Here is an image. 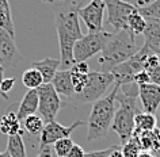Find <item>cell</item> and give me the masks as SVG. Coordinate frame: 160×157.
<instances>
[{
	"instance_id": "1",
	"label": "cell",
	"mask_w": 160,
	"mask_h": 157,
	"mask_svg": "<svg viewBox=\"0 0 160 157\" xmlns=\"http://www.w3.org/2000/svg\"><path fill=\"white\" fill-rule=\"evenodd\" d=\"M79 2L68 0V3L56 12L54 25L57 30L60 54H61V66L62 69H71L75 65L73 61V46L83 37L82 29L79 23Z\"/></svg>"
},
{
	"instance_id": "2",
	"label": "cell",
	"mask_w": 160,
	"mask_h": 157,
	"mask_svg": "<svg viewBox=\"0 0 160 157\" xmlns=\"http://www.w3.org/2000/svg\"><path fill=\"white\" fill-rule=\"evenodd\" d=\"M138 52L136 45V37L128 30H117L111 33L109 41L106 42L99 64L102 65L103 72H111L114 66L128 61L130 57Z\"/></svg>"
},
{
	"instance_id": "3",
	"label": "cell",
	"mask_w": 160,
	"mask_h": 157,
	"mask_svg": "<svg viewBox=\"0 0 160 157\" xmlns=\"http://www.w3.org/2000/svg\"><path fill=\"white\" fill-rule=\"evenodd\" d=\"M119 84L115 83V88L110 95L92 103L88 122H87V142L101 140L107 135L115 114V95Z\"/></svg>"
},
{
	"instance_id": "4",
	"label": "cell",
	"mask_w": 160,
	"mask_h": 157,
	"mask_svg": "<svg viewBox=\"0 0 160 157\" xmlns=\"http://www.w3.org/2000/svg\"><path fill=\"white\" fill-rule=\"evenodd\" d=\"M115 100L119 102V107L118 110H115L111 129L119 137L121 145H123L134 134V116L137 114V98L123 95L118 87Z\"/></svg>"
},
{
	"instance_id": "5",
	"label": "cell",
	"mask_w": 160,
	"mask_h": 157,
	"mask_svg": "<svg viewBox=\"0 0 160 157\" xmlns=\"http://www.w3.org/2000/svg\"><path fill=\"white\" fill-rule=\"evenodd\" d=\"M111 33L101 30L98 33H88L83 35L73 46V61L86 62L88 58L94 57L95 54L101 53L105 47L106 42L109 41Z\"/></svg>"
},
{
	"instance_id": "6",
	"label": "cell",
	"mask_w": 160,
	"mask_h": 157,
	"mask_svg": "<svg viewBox=\"0 0 160 157\" xmlns=\"http://www.w3.org/2000/svg\"><path fill=\"white\" fill-rule=\"evenodd\" d=\"M114 83V76L110 72L103 71H94L90 72L88 81L80 94H78V99L83 103H94L102 99L110 84Z\"/></svg>"
},
{
	"instance_id": "7",
	"label": "cell",
	"mask_w": 160,
	"mask_h": 157,
	"mask_svg": "<svg viewBox=\"0 0 160 157\" xmlns=\"http://www.w3.org/2000/svg\"><path fill=\"white\" fill-rule=\"evenodd\" d=\"M37 92L39 116L43 119L45 123L50 122V120H56V116L62 107L60 95L56 92L50 83L42 84L39 88H37Z\"/></svg>"
},
{
	"instance_id": "8",
	"label": "cell",
	"mask_w": 160,
	"mask_h": 157,
	"mask_svg": "<svg viewBox=\"0 0 160 157\" xmlns=\"http://www.w3.org/2000/svg\"><path fill=\"white\" fill-rule=\"evenodd\" d=\"M107 8V23L114 27V30H128V19L137 6L130 4L125 0H103ZM129 31V30H128Z\"/></svg>"
},
{
	"instance_id": "9",
	"label": "cell",
	"mask_w": 160,
	"mask_h": 157,
	"mask_svg": "<svg viewBox=\"0 0 160 157\" xmlns=\"http://www.w3.org/2000/svg\"><path fill=\"white\" fill-rule=\"evenodd\" d=\"M22 61L23 56L15 43V38L6 30L0 29V65L4 69H12Z\"/></svg>"
},
{
	"instance_id": "10",
	"label": "cell",
	"mask_w": 160,
	"mask_h": 157,
	"mask_svg": "<svg viewBox=\"0 0 160 157\" xmlns=\"http://www.w3.org/2000/svg\"><path fill=\"white\" fill-rule=\"evenodd\" d=\"M105 7L103 0H90L87 6L79 7V19L84 22L88 33H98L102 30Z\"/></svg>"
},
{
	"instance_id": "11",
	"label": "cell",
	"mask_w": 160,
	"mask_h": 157,
	"mask_svg": "<svg viewBox=\"0 0 160 157\" xmlns=\"http://www.w3.org/2000/svg\"><path fill=\"white\" fill-rule=\"evenodd\" d=\"M83 125V120H75L71 126H64V125L56 122V120H50V122L45 123L41 134H39V146H50L56 141L61 138H68L75 129Z\"/></svg>"
},
{
	"instance_id": "12",
	"label": "cell",
	"mask_w": 160,
	"mask_h": 157,
	"mask_svg": "<svg viewBox=\"0 0 160 157\" xmlns=\"http://www.w3.org/2000/svg\"><path fill=\"white\" fill-rule=\"evenodd\" d=\"M138 98L141 100L144 112L155 114L160 106V87L152 83L138 87Z\"/></svg>"
},
{
	"instance_id": "13",
	"label": "cell",
	"mask_w": 160,
	"mask_h": 157,
	"mask_svg": "<svg viewBox=\"0 0 160 157\" xmlns=\"http://www.w3.org/2000/svg\"><path fill=\"white\" fill-rule=\"evenodd\" d=\"M144 46L148 47L151 53L160 56V21L147 19V29L144 31Z\"/></svg>"
},
{
	"instance_id": "14",
	"label": "cell",
	"mask_w": 160,
	"mask_h": 157,
	"mask_svg": "<svg viewBox=\"0 0 160 157\" xmlns=\"http://www.w3.org/2000/svg\"><path fill=\"white\" fill-rule=\"evenodd\" d=\"M38 111V92L37 90H27V92L23 96V99L19 103L17 116L19 120L26 119L27 116L34 115Z\"/></svg>"
},
{
	"instance_id": "15",
	"label": "cell",
	"mask_w": 160,
	"mask_h": 157,
	"mask_svg": "<svg viewBox=\"0 0 160 157\" xmlns=\"http://www.w3.org/2000/svg\"><path fill=\"white\" fill-rule=\"evenodd\" d=\"M50 84L53 86V88L58 95L67 96V98H72V96L75 95V90H73V86H72L69 69L57 71V73H56L54 77L52 79Z\"/></svg>"
},
{
	"instance_id": "16",
	"label": "cell",
	"mask_w": 160,
	"mask_h": 157,
	"mask_svg": "<svg viewBox=\"0 0 160 157\" xmlns=\"http://www.w3.org/2000/svg\"><path fill=\"white\" fill-rule=\"evenodd\" d=\"M60 65H61V61L57 58H52V57H45V58L39 60V61L31 62V68H35L42 75L43 84L52 81V79L57 73Z\"/></svg>"
},
{
	"instance_id": "17",
	"label": "cell",
	"mask_w": 160,
	"mask_h": 157,
	"mask_svg": "<svg viewBox=\"0 0 160 157\" xmlns=\"http://www.w3.org/2000/svg\"><path fill=\"white\" fill-rule=\"evenodd\" d=\"M69 72H71V80H72V86H73L75 94L78 95L84 90V87L87 86L90 68L87 65V62H78L71 68Z\"/></svg>"
},
{
	"instance_id": "18",
	"label": "cell",
	"mask_w": 160,
	"mask_h": 157,
	"mask_svg": "<svg viewBox=\"0 0 160 157\" xmlns=\"http://www.w3.org/2000/svg\"><path fill=\"white\" fill-rule=\"evenodd\" d=\"M0 133L7 134L8 137L15 135V134H22L21 131V120L18 119L17 112L15 111H8L0 119Z\"/></svg>"
},
{
	"instance_id": "19",
	"label": "cell",
	"mask_w": 160,
	"mask_h": 157,
	"mask_svg": "<svg viewBox=\"0 0 160 157\" xmlns=\"http://www.w3.org/2000/svg\"><path fill=\"white\" fill-rule=\"evenodd\" d=\"M158 127V119L155 114L149 112H137L134 116V134H141L145 131H152Z\"/></svg>"
},
{
	"instance_id": "20",
	"label": "cell",
	"mask_w": 160,
	"mask_h": 157,
	"mask_svg": "<svg viewBox=\"0 0 160 157\" xmlns=\"http://www.w3.org/2000/svg\"><path fill=\"white\" fill-rule=\"evenodd\" d=\"M140 140L141 144V149L145 152H151V150H156L160 148V129L156 127L152 131H145L141 134H136Z\"/></svg>"
},
{
	"instance_id": "21",
	"label": "cell",
	"mask_w": 160,
	"mask_h": 157,
	"mask_svg": "<svg viewBox=\"0 0 160 157\" xmlns=\"http://www.w3.org/2000/svg\"><path fill=\"white\" fill-rule=\"evenodd\" d=\"M0 29L6 30L15 38V26L12 22V15L8 0H0Z\"/></svg>"
},
{
	"instance_id": "22",
	"label": "cell",
	"mask_w": 160,
	"mask_h": 157,
	"mask_svg": "<svg viewBox=\"0 0 160 157\" xmlns=\"http://www.w3.org/2000/svg\"><path fill=\"white\" fill-rule=\"evenodd\" d=\"M7 152L11 157H26V146L23 142L22 134H15L8 137L7 142Z\"/></svg>"
},
{
	"instance_id": "23",
	"label": "cell",
	"mask_w": 160,
	"mask_h": 157,
	"mask_svg": "<svg viewBox=\"0 0 160 157\" xmlns=\"http://www.w3.org/2000/svg\"><path fill=\"white\" fill-rule=\"evenodd\" d=\"M22 83L27 90H37L43 84L42 75L35 69V68H29L23 72L22 75Z\"/></svg>"
},
{
	"instance_id": "24",
	"label": "cell",
	"mask_w": 160,
	"mask_h": 157,
	"mask_svg": "<svg viewBox=\"0 0 160 157\" xmlns=\"http://www.w3.org/2000/svg\"><path fill=\"white\" fill-rule=\"evenodd\" d=\"M145 29H147V19L138 12L137 8V11H134L128 19V30L130 31V34H133L136 37L138 34H144Z\"/></svg>"
},
{
	"instance_id": "25",
	"label": "cell",
	"mask_w": 160,
	"mask_h": 157,
	"mask_svg": "<svg viewBox=\"0 0 160 157\" xmlns=\"http://www.w3.org/2000/svg\"><path fill=\"white\" fill-rule=\"evenodd\" d=\"M119 149H121V153L123 155V157H137L140 153L142 152L140 140L136 134L132 135L130 138L122 145V148H119Z\"/></svg>"
},
{
	"instance_id": "26",
	"label": "cell",
	"mask_w": 160,
	"mask_h": 157,
	"mask_svg": "<svg viewBox=\"0 0 160 157\" xmlns=\"http://www.w3.org/2000/svg\"><path fill=\"white\" fill-rule=\"evenodd\" d=\"M23 126H25L27 133H30L33 135H38L41 134L42 129L45 126V122H43V119L39 115L34 114V115L27 116L26 119H23Z\"/></svg>"
},
{
	"instance_id": "27",
	"label": "cell",
	"mask_w": 160,
	"mask_h": 157,
	"mask_svg": "<svg viewBox=\"0 0 160 157\" xmlns=\"http://www.w3.org/2000/svg\"><path fill=\"white\" fill-rule=\"evenodd\" d=\"M138 12L145 19H158L160 21V0H153L152 3L144 6H137Z\"/></svg>"
},
{
	"instance_id": "28",
	"label": "cell",
	"mask_w": 160,
	"mask_h": 157,
	"mask_svg": "<svg viewBox=\"0 0 160 157\" xmlns=\"http://www.w3.org/2000/svg\"><path fill=\"white\" fill-rule=\"evenodd\" d=\"M73 145H75V142L72 141L71 137H68V138H61L53 144V150H54L57 157H67Z\"/></svg>"
},
{
	"instance_id": "29",
	"label": "cell",
	"mask_w": 160,
	"mask_h": 157,
	"mask_svg": "<svg viewBox=\"0 0 160 157\" xmlns=\"http://www.w3.org/2000/svg\"><path fill=\"white\" fill-rule=\"evenodd\" d=\"M15 83H17V80H15L14 77H4L3 79V81L2 84H0V96H2L3 99H10L8 98V92L12 90L14 86H15Z\"/></svg>"
},
{
	"instance_id": "30",
	"label": "cell",
	"mask_w": 160,
	"mask_h": 157,
	"mask_svg": "<svg viewBox=\"0 0 160 157\" xmlns=\"http://www.w3.org/2000/svg\"><path fill=\"white\" fill-rule=\"evenodd\" d=\"M133 81L137 84V86H144V84H148V83H151V80H149V75L147 73V71H140L137 72L134 76H133Z\"/></svg>"
},
{
	"instance_id": "31",
	"label": "cell",
	"mask_w": 160,
	"mask_h": 157,
	"mask_svg": "<svg viewBox=\"0 0 160 157\" xmlns=\"http://www.w3.org/2000/svg\"><path fill=\"white\" fill-rule=\"evenodd\" d=\"M117 146H110V148H106V149H101V150H92V152H88L86 153L84 157H109L110 153L114 150Z\"/></svg>"
},
{
	"instance_id": "32",
	"label": "cell",
	"mask_w": 160,
	"mask_h": 157,
	"mask_svg": "<svg viewBox=\"0 0 160 157\" xmlns=\"http://www.w3.org/2000/svg\"><path fill=\"white\" fill-rule=\"evenodd\" d=\"M147 73L149 75L151 83L160 87V65L152 68V69H149V71H147Z\"/></svg>"
},
{
	"instance_id": "33",
	"label": "cell",
	"mask_w": 160,
	"mask_h": 157,
	"mask_svg": "<svg viewBox=\"0 0 160 157\" xmlns=\"http://www.w3.org/2000/svg\"><path fill=\"white\" fill-rule=\"evenodd\" d=\"M84 155H86V152H84V149H83V146L75 144L73 146H72V149L69 150V153H68L67 157H84Z\"/></svg>"
},
{
	"instance_id": "34",
	"label": "cell",
	"mask_w": 160,
	"mask_h": 157,
	"mask_svg": "<svg viewBox=\"0 0 160 157\" xmlns=\"http://www.w3.org/2000/svg\"><path fill=\"white\" fill-rule=\"evenodd\" d=\"M35 157H52V149H50V146H39L38 155Z\"/></svg>"
},
{
	"instance_id": "35",
	"label": "cell",
	"mask_w": 160,
	"mask_h": 157,
	"mask_svg": "<svg viewBox=\"0 0 160 157\" xmlns=\"http://www.w3.org/2000/svg\"><path fill=\"white\" fill-rule=\"evenodd\" d=\"M109 157H123V155L121 153V149H119V146L115 148L114 150L110 153V156H109Z\"/></svg>"
},
{
	"instance_id": "36",
	"label": "cell",
	"mask_w": 160,
	"mask_h": 157,
	"mask_svg": "<svg viewBox=\"0 0 160 157\" xmlns=\"http://www.w3.org/2000/svg\"><path fill=\"white\" fill-rule=\"evenodd\" d=\"M137 157H155V156L152 155L151 152H145V150H142V152L140 153V155H138Z\"/></svg>"
},
{
	"instance_id": "37",
	"label": "cell",
	"mask_w": 160,
	"mask_h": 157,
	"mask_svg": "<svg viewBox=\"0 0 160 157\" xmlns=\"http://www.w3.org/2000/svg\"><path fill=\"white\" fill-rule=\"evenodd\" d=\"M62 0H41V3H50V4H60Z\"/></svg>"
},
{
	"instance_id": "38",
	"label": "cell",
	"mask_w": 160,
	"mask_h": 157,
	"mask_svg": "<svg viewBox=\"0 0 160 157\" xmlns=\"http://www.w3.org/2000/svg\"><path fill=\"white\" fill-rule=\"evenodd\" d=\"M3 79H4V68L0 65V84H2Z\"/></svg>"
},
{
	"instance_id": "39",
	"label": "cell",
	"mask_w": 160,
	"mask_h": 157,
	"mask_svg": "<svg viewBox=\"0 0 160 157\" xmlns=\"http://www.w3.org/2000/svg\"><path fill=\"white\" fill-rule=\"evenodd\" d=\"M0 157H11V156L8 155V152H7V150H6V152H3V153H2V152H0Z\"/></svg>"
}]
</instances>
